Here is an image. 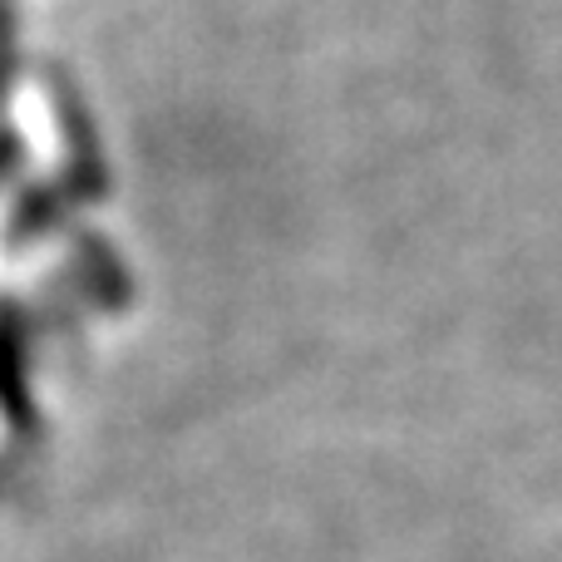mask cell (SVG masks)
Masks as SVG:
<instances>
[{"label": "cell", "instance_id": "cell-1", "mask_svg": "<svg viewBox=\"0 0 562 562\" xmlns=\"http://www.w3.org/2000/svg\"><path fill=\"white\" fill-rule=\"evenodd\" d=\"M10 164H15V148H10V144H5V138H0V178H5V173H10Z\"/></svg>", "mask_w": 562, "mask_h": 562}]
</instances>
